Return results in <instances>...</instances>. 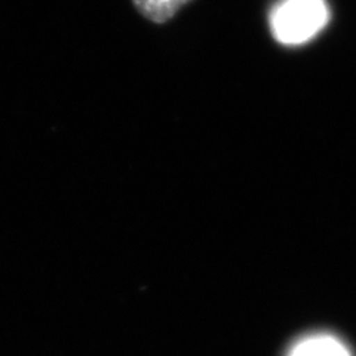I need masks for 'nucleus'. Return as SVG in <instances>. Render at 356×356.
<instances>
[{"label":"nucleus","mask_w":356,"mask_h":356,"mask_svg":"<svg viewBox=\"0 0 356 356\" xmlns=\"http://www.w3.org/2000/svg\"><path fill=\"white\" fill-rule=\"evenodd\" d=\"M138 14L154 24H163L172 19L178 10L192 0H131Z\"/></svg>","instance_id":"obj_3"},{"label":"nucleus","mask_w":356,"mask_h":356,"mask_svg":"<svg viewBox=\"0 0 356 356\" xmlns=\"http://www.w3.org/2000/svg\"><path fill=\"white\" fill-rule=\"evenodd\" d=\"M286 356H353L346 343L327 332L310 334L300 339Z\"/></svg>","instance_id":"obj_2"},{"label":"nucleus","mask_w":356,"mask_h":356,"mask_svg":"<svg viewBox=\"0 0 356 356\" xmlns=\"http://www.w3.org/2000/svg\"><path fill=\"white\" fill-rule=\"evenodd\" d=\"M330 19L327 0H280L269 13V27L277 43L300 47L315 39Z\"/></svg>","instance_id":"obj_1"}]
</instances>
